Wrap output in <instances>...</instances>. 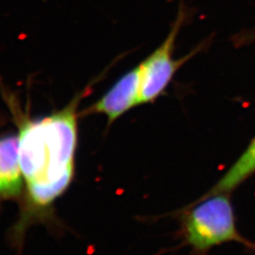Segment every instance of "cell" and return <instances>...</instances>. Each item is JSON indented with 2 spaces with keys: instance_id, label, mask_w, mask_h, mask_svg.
<instances>
[{
  "instance_id": "cell-1",
  "label": "cell",
  "mask_w": 255,
  "mask_h": 255,
  "mask_svg": "<svg viewBox=\"0 0 255 255\" xmlns=\"http://www.w3.org/2000/svg\"><path fill=\"white\" fill-rule=\"evenodd\" d=\"M92 84L62 110L42 119H30L11 94L3 93L18 128L19 158L31 205L45 208L64 193L74 175L78 146L79 105Z\"/></svg>"
},
{
  "instance_id": "cell-2",
  "label": "cell",
  "mask_w": 255,
  "mask_h": 255,
  "mask_svg": "<svg viewBox=\"0 0 255 255\" xmlns=\"http://www.w3.org/2000/svg\"><path fill=\"white\" fill-rule=\"evenodd\" d=\"M180 238L191 249V255H208L210 250L237 242L255 252V243L237 229L235 211L228 193L203 195L181 210Z\"/></svg>"
},
{
  "instance_id": "cell-3",
  "label": "cell",
  "mask_w": 255,
  "mask_h": 255,
  "mask_svg": "<svg viewBox=\"0 0 255 255\" xmlns=\"http://www.w3.org/2000/svg\"><path fill=\"white\" fill-rule=\"evenodd\" d=\"M183 20L184 12L180 10L163 43L140 64V104L156 101L166 89L178 69L190 58L186 56L180 60L173 59L174 46Z\"/></svg>"
},
{
  "instance_id": "cell-4",
  "label": "cell",
  "mask_w": 255,
  "mask_h": 255,
  "mask_svg": "<svg viewBox=\"0 0 255 255\" xmlns=\"http://www.w3.org/2000/svg\"><path fill=\"white\" fill-rule=\"evenodd\" d=\"M140 85L141 68L139 64L120 77L99 101L82 111L81 116L102 114L107 117L111 125L129 110L140 105Z\"/></svg>"
},
{
  "instance_id": "cell-5",
  "label": "cell",
  "mask_w": 255,
  "mask_h": 255,
  "mask_svg": "<svg viewBox=\"0 0 255 255\" xmlns=\"http://www.w3.org/2000/svg\"><path fill=\"white\" fill-rule=\"evenodd\" d=\"M23 180L18 135L0 137V197H17L22 191Z\"/></svg>"
},
{
  "instance_id": "cell-6",
  "label": "cell",
  "mask_w": 255,
  "mask_h": 255,
  "mask_svg": "<svg viewBox=\"0 0 255 255\" xmlns=\"http://www.w3.org/2000/svg\"><path fill=\"white\" fill-rule=\"evenodd\" d=\"M255 173V136L228 170L204 195L232 193Z\"/></svg>"
}]
</instances>
